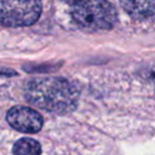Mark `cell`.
Segmentation results:
<instances>
[{
  "mask_svg": "<svg viewBox=\"0 0 155 155\" xmlns=\"http://www.w3.org/2000/svg\"><path fill=\"white\" fill-rule=\"evenodd\" d=\"M24 92L31 105L53 114H68L79 102L78 87L63 78H35L27 84Z\"/></svg>",
  "mask_w": 155,
  "mask_h": 155,
  "instance_id": "1",
  "label": "cell"
},
{
  "mask_svg": "<svg viewBox=\"0 0 155 155\" xmlns=\"http://www.w3.org/2000/svg\"><path fill=\"white\" fill-rule=\"evenodd\" d=\"M73 19L88 30H105L116 22V11L107 0H74Z\"/></svg>",
  "mask_w": 155,
  "mask_h": 155,
  "instance_id": "2",
  "label": "cell"
},
{
  "mask_svg": "<svg viewBox=\"0 0 155 155\" xmlns=\"http://www.w3.org/2000/svg\"><path fill=\"white\" fill-rule=\"evenodd\" d=\"M41 0H0V25L18 28L34 24L41 15Z\"/></svg>",
  "mask_w": 155,
  "mask_h": 155,
  "instance_id": "3",
  "label": "cell"
},
{
  "mask_svg": "<svg viewBox=\"0 0 155 155\" xmlns=\"http://www.w3.org/2000/svg\"><path fill=\"white\" fill-rule=\"evenodd\" d=\"M7 122L23 133H36L42 127L41 115L29 107H13L7 111Z\"/></svg>",
  "mask_w": 155,
  "mask_h": 155,
  "instance_id": "4",
  "label": "cell"
},
{
  "mask_svg": "<svg viewBox=\"0 0 155 155\" xmlns=\"http://www.w3.org/2000/svg\"><path fill=\"white\" fill-rule=\"evenodd\" d=\"M120 2L124 10L136 19L155 18V0H120Z\"/></svg>",
  "mask_w": 155,
  "mask_h": 155,
  "instance_id": "5",
  "label": "cell"
},
{
  "mask_svg": "<svg viewBox=\"0 0 155 155\" xmlns=\"http://www.w3.org/2000/svg\"><path fill=\"white\" fill-rule=\"evenodd\" d=\"M12 153L19 155H38L41 153V147L31 138H22L15 143Z\"/></svg>",
  "mask_w": 155,
  "mask_h": 155,
  "instance_id": "6",
  "label": "cell"
},
{
  "mask_svg": "<svg viewBox=\"0 0 155 155\" xmlns=\"http://www.w3.org/2000/svg\"><path fill=\"white\" fill-rule=\"evenodd\" d=\"M15 74L16 73L11 70H0V75H15Z\"/></svg>",
  "mask_w": 155,
  "mask_h": 155,
  "instance_id": "7",
  "label": "cell"
}]
</instances>
